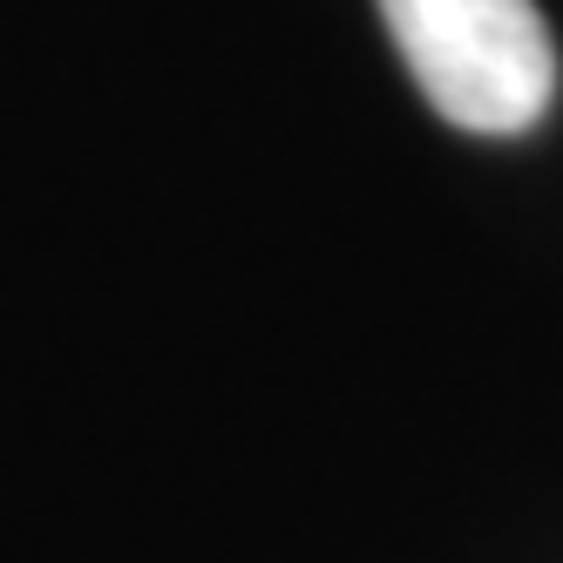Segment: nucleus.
I'll return each instance as SVG.
<instances>
[{
	"mask_svg": "<svg viewBox=\"0 0 563 563\" xmlns=\"http://www.w3.org/2000/svg\"><path fill=\"white\" fill-rule=\"evenodd\" d=\"M380 21L441 123L522 136L556 96V48L537 0H380Z\"/></svg>",
	"mask_w": 563,
	"mask_h": 563,
	"instance_id": "1",
	"label": "nucleus"
}]
</instances>
